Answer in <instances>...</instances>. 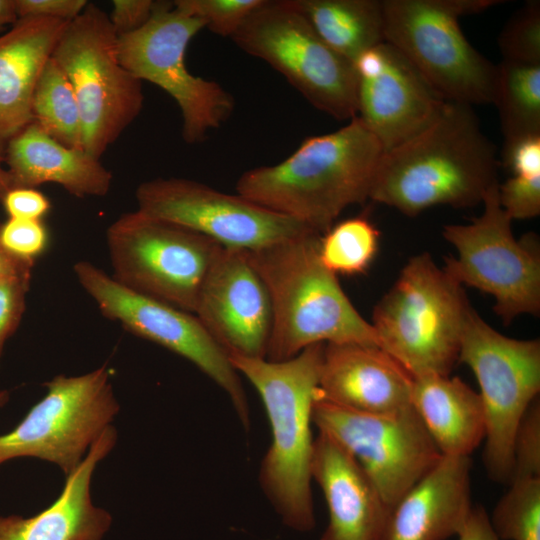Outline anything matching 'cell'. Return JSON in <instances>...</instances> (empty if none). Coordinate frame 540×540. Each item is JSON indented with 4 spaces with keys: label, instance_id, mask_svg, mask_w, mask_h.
Returning <instances> with one entry per match:
<instances>
[{
    "label": "cell",
    "instance_id": "obj_43",
    "mask_svg": "<svg viewBox=\"0 0 540 540\" xmlns=\"http://www.w3.org/2000/svg\"><path fill=\"white\" fill-rule=\"evenodd\" d=\"M17 20L15 0H0V31Z\"/></svg>",
    "mask_w": 540,
    "mask_h": 540
},
{
    "label": "cell",
    "instance_id": "obj_44",
    "mask_svg": "<svg viewBox=\"0 0 540 540\" xmlns=\"http://www.w3.org/2000/svg\"><path fill=\"white\" fill-rule=\"evenodd\" d=\"M3 162L4 158L2 157L0 151V200L2 199L4 194L11 188L10 176L6 168L3 167Z\"/></svg>",
    "mask_w": 540,
    "mask_h": 540
},
{
    "label": "cell",
    "instance_id": "obj_45",
    "mask_svg": "<svg viewBox=\"0 0 540 540\" xmlns=\"http://www.w3.org/2000/svg\"><path fill=\"white\" fill-rule=\"evenodd\" d=\"M8 399V395L5 391H0V408L5 404Z\"/></svg>",
    "mask_w": 540,
    "mask_h": 540
},
{
    "label": "cell",
    "instance_id": "obj_26",
    "mask_svg": "<svg viewBox=\"0 0 540 540\" xmlns=\"http://www.w3.org/2000/svg\"><path fill=\"white\" fill-rule=\"evenodd\" d=\"M293 3L326 45L351 63L384 42L380 0H293Z\"/></svg>",
    "mask_w": 540,
    "mask_h": 540
},
{
    "label": "cell",
    "instance_id": "obj_17",
    "mask_svg": "<svg viewBox=\"0 0 540 540\" xmlns=\"http://www.w3.org/2000/svg\"><path fill=\"white\" fill-rule=\"evenodd\" d=\"M194 315L228 356L266 357L271 301L246 251L221 247L201 285Z\"/></svg>",
    "mask_w": 540,
    "mask_h": 540
},
{
    "label": "cell",
    "instance_id": "obj_32",
    "mask_svg": "<svg viewBox=\"0 0 540 540\" xmlns=\"http://www.w3.org/2000/svg\"><path fill=\"white\" fill-rule=\"evenodd\" d=\"M265 0H176L173 6L202 20L211 32L231 38Z\"/></svg>",
    "mask_w": 540,
    "mask_h": 540
},
{
    "label": "cell",
    "instance_id": "obj_1",
    "mask_svg": "<svg viewBox=\"0 0 540 540\" xmlns=\"http://www.w3.org/2000/svg\"><path fill=\"white\" fill-rule=\"evenodd\" d=\"M498 183L495 147L472 106L445 101L426 127L384 151L369 199L416 216L437 205L482 204Z\"/></svg>",
    "mask_w": 540,
    "mask_h": 540
},
{
    "label": "cell",
    "instance_id": "obj_5",
    "mask_svg": "<svg viewBox=\"0 0 540 540\" xmlns=\"http://www.w3.org/2000/svg\"><path fill=\"white\" fill-rule=\"evenodd\" d=\"M470 305L430 254L411 257L373 310L380 348L412 378L449 375L459 360Z\"/></svg>",
    "mask_w": 540,
    "mask_h": 540
},
{
    "label": "cell",
    "instance_id": "obj_36",
    "mask_svg": "<svg viewBox=\"0 0 540 540\" xmlns=\"http://www.w3.org/2000/svg\"><path fill=\"white\" fill-rule=\"evenodd\" d=\"M30 279L31 275H21L0 282V359L25 311Z\"/></svg>",
    "mask_w": 540,
    "mask_h": 540
},
{
    "label": "cell",
    "instance_id": "obj_23",
    "mask_svg": "<svg viewBox=\"0 0 540 540\" xmlns=\"http://www.w3.org/2000/svg\"><path fill=\"white\" fill-rule=\"evenodd\" d=\"M4 161L12 187L62 186L75 197H103L112 174L83 149L68 147L32 121L7 141Z\"/></svg>",
    "mask_w": 540,
    "mask_h": 540
},
{
    "label": "cell",
    "instance_id": "obj_2",
    "mask_svg": "<svg viewBox=\"0 0 540 540\" xmlns=\"http://www.w3.org/2000/svg\"><path fill=\"white\" fill-rule=\"evenodd\" d=\"M383 153L377 137L355 116L336 131L304 139L285 160L244 172L236 190L326 232L344 209L369 199Z\"/></svg>",
    "mask_w": 540,
    "mask_h": 540
},
{
    "label": "cell",
    "instance_id": "obj_40",
    "mask_svg": "<svg viewBox=\"0 0 540 540\" xmlns=\"http://www.w3.org/2000/svg\"><path fill=\"white\" fill-rule=\"evenodd\" d=\"M155 6L156 1L152 0H113L109 19L118 37L144 26L151 18Z\"/></svg>",
    "mask_w": 540,
    "mask_h": 540
},
{
    "label": "cell",
    "instance_id": "obj_27",
    "mask_svg": "<svg viewBox=\"0 0 540 540\" xmlns=\"http://www.w3.org/2000/svg\"><path fill=\"white\" fill-rule=\"evenodd\" d=\"M496 106L503 148L540 136V65L502 60L498 65Z\"/></svg>",
    "mask_w": 540,
    "mask_h": 540
},
{
    "label": "cell",
    "instance_id": "obj_7",
    "mask_svg": "<svg viewBox=\"0 0 540 540\" xmlns=\"http://www.w3.org/2000/svg\"><path fill=\"white\" fill-rule=\"evenodd\" d=\"M52 58L74 90L82 119L83 149L100 159L138 117L142 81L121 63L109 15L94 3L69 21Z\"/></svg>",
    "mask_w": 540,
    "mask_h": 540
},
{
    "label": "cell",
    "instance_id": "obj_13",
    "mask_svg": "<svg viewBox=\"0 0 540 540\" xmlns=\"http://www.w3.org/2000/svg\"><path fill=\"white\" fill-rule=\"evenodd\" d=\"M44 385L46 395L0 435V464L34 457L56 464L67 476L110 426L119 405L106 366L80 376L58 375Z\"/></svg>",
    "mask_w": 540,
    "mask_h": 540
},
{
    "label": "cell",
    "instance_id": "obj_4",
    "mask_svg": "<svg viewBox=\"0 0 540 540\" xmlns=\"http://www.w3.org/2000/svg\"><path fill=\"white\" fill-rule=\"evenodd\" d=\"M320 234L309 231L256 251H246L272 307L266 359L283 361L317 343L378 346L371 323L351 303L337 275L319 257Z\"/></svg>",
    "mask_w": 540,
    "mask_h": 540
},
{
    "label": "cell",
    "instance_id": "obj_31",
    "mask_svg": "<svg viewBox=\"0 0 540 540\" xmlns=\"http://www.w3.org/2000/svg\"><path fill=\"white\" fill-rule=\"evenodd\" d=\"M502 60L540 65V2L527 1L506 22L498 39Z\"/></svg>",
    "mask_w": 540,
    "mask_h": 540
},
{
    "label": "cell",
    "instance_id": "obj_21",
    "mask_svg": "<svg viewBox=\"0 0 540 540\" xmlns=\"http://www.w3.org/2000/svg\"><path fill=\"white\" fill-rule=\"evenodd\" d=\"M470 456H442L389 510L382 540H446L472 511Z\"/></svg>",
    "mask_w": 540,
    "mask_h": 540
},
{
    "label": "cell",
    "instance_id": "obj_37",
    "mask_svg": "<svg viewBox=\"0 0 540 540\" xmlns=\"http://www.w3.org/2000/svg\"><path fill=\"white\" fill-rule=\"evenodd\" d=\"M9 218L42 220L51 207L49 199L39 190L12 187L1 199Z\"/></svg>",
    "mask_w": 540,
    "mask_h": 540
},
{
    "label": "cell",
    "instance_id": "obj_25",
    "mask_svg": "<svg viewBox=\"0 0 540 540\" xmlns=\"http://www.w3.org/2000/svg\"><path fill=\"white\" fill-rule=\"evenodd\" d=\"M411 405L444 456H470L485 438L481 398L458 377H414Z\"/></svg>",
    "mask_w": 540,
    "mask_h": 540
},
{
    "label": "cell",
    "instance_id": "obj_10",
    "mask_svg": "<svg viewBox=\"0 0 540 540\" xmlns=\"http://www.w3.org/2000/svg\"><path fill=\"white\" fill-rule=\"evenodd\" d=\"M499 183L486 194L482 214L469 224H449L442 234L458 256L443 270L458 284L490 294L505 325L540 312V251L536 236L516 239L512 219L500 205Z\"/></svg>",
    "mask_w": 540,
    "mask_h": 540
},
{
    "label": "cell",
    "instance_id": "obj_14",
    "mask_svg": "<svg viewBox=\"0 0 540 540\" xmlns=\"http://www.w3.org/2000/svg\"><path fill=\"white\" fill-rule=\"evenodd\" d=\"M73 270L106 318L193 363L225 391L249 428V408L238 372L194 314L124 287L88 261L77 262Z\"/></svg>",
    "mask_w": 540,
    "mask_h": 540
},
{
    "label": "cell",
    "instance_id": "obj_30",
    "mask_svg": "<svg viewBox=\"0 0 540 540\" xmlns=\"http://www.w3.org/2000/svg\"><path fill=\"white\" fill-rule=\"evenodd\" d=\"M489 516L500 540H540V477H519Z\"/></svg>",
    "mask_w": 540,
    "mask_h": 540
},
{
    "label": "cell",
    "instance_id": "obj_33",
    "mask_svg": "<svg viewBox=\"0 0 540 540\" xmlns=\"http://www.w3.org/2000/svg\"><path fill=\"white\" fill-rule=\"evenodd\" d=\"M512 457L511 480L519 477H540L539 396L528 406L516 427L513 436Z\"/></svg>",
    "mask_w": 540,
    "mask_h": 540
},
{
    "label": "cell",
    "instance_id": "obj_29",
    "mask_svg": "<svg viewBox=\"0 0 540 540\" xmlns=\"http://www.w3.org/2000/svg\"><path fill=\"white\" fill-rule=\"evenodd\" d=\"M324 233L319 240V257L336 275L363 273L377 253L380 233L365 217L343 220Z\"/></svg>",
    "mask_w": 540,
    "mask_h": 540
},
{
    "label": "cell",
    "instance_id": "obj_38",
    "mask_svg": "<svg viewBox=\"0 0 540 540\" xmlns=\"http://www.w3.org/2000/svg\"><path fill=\"white\" fill-rule=\"evenodd\" d=\"M87 4L86 0H15L18 19L48 18L71 21Z\"/></svg>",
    "mask_w": 540,
    "mask_h": 540
},
{
    "label": "cell",
    "instance_id": "obj_22",
    "mask_svg": "<svg viewBox=\"0 0 540 540\" xmlns=\"http://www.w3.org/2000/svg\"><path fill=\"white\" fill-rule=\"evenodd\" d=\"M115 442L116 431L109 426L66 476L61 494L46 509L28 518L0 517V540H101L112 519L106 510L93 505L90 483L98 462Z\"/></svg>",
    "mask_w": 540,
    "mask_h": 540
},
{
    "label": "cell",
    "instance_id": "obj_19",
    "mask_svg": "<svg viewBox=\"0 0 540 540\" xmlns=\"http://www.w3.org/2000/svg\"><path fill=\"white\" fill-rule=\"evenodd\" d=\"M412 376L374 345L326 343L317 396L364 413L387 414L411 406Z\"/></svg>",
    "mask_w": 540,
    "mask_h": 540
},
{
    "label": "cell",
    "instance_id": "obj_12",
    "mask_svg": "<svg viewBox=\"0 0 540 540\" xmlns=\"http://www.w3.org/2000/svg\"><path fill=\"white\" fill-rule=\"evenodd\" d=\"M205 28L199 18L157 2L140 29L118 37L122 65L141 81H149L177 103L182 137L188 144L204 140L231 116L235 101L219 83L193 75L185 63L192 38Z\"/></svg>",
    "mask_w": 540,
    "mask_h": 540
},
{
    "label": "cell",
    "instance_id": "obj_42",
    "mask_svg": "<svg viewBox=\"0 0 540 540\" xmlns=\"http://www.w3.org/2000/svg\"><path fill=\"white\" fill-rule=\"evenodd\" d=\"M34 263L9 254L0 244V282L21 275H31Z\"/></svg>",
    "mask_w": 540,
    "mask_h": 540
},
{
    "label": "cell",
    "instance_id": "obj_3",
    "mask_svg": "<svg viewBox=\"0 0 540 540\" xmlns=\"http://www.w3.org/2000/svg\"><path fill=\"white\" fill-rule=\"evenodd\" d=\"M324 346L313 344L283 361L229 356L257 390L270 423L272 441L261 462V488L283 523L299 532L315 527L311 424Z\"/></svg>",
    "mask_w": 540,
    "mask_h": 540
},
{
    "label": "cell",
    "instance_id": "obj_6",
    "mask_svg": "<svg viewBox=\"0 0 540 540\" xmlns=\"http://www.w3.org/2000/svg\"><path fill=\"white\" fill-rule=\"evenodd\" d=\"M498 0H382L383 36L445 100L493 104L497 65L477 51L459 19Z\"/></svg>",
    "mask_w": 540,
    "mask_h": 540
},
{
    "label": "cell",
    "instance_id": "obj_39",
    "mask_svg": "<svg viewBox=\"0 0 540 540\" xmlns=\"http://www.w3.org/2000/svg\"><path fill=\"white\" fill-rule=\"evenodd\" d=\"M502 160L514 176H540V136L525 138L503 148Z\"/></svg>",
    "mask_w": 540,
    "mask_h": 540
},
{
    "label": "cell",
    "instance_id": "obj_35",
    "mask_svg": "<svg viewBox=\"0 0 540 540\" xmlns=\"http://www.w3.org/2000/svg\"><path fill=\"white\" fill-rule=\"evenodd\" d=\"M499 202L512 219L525 220L540 214V176L512 175L498 186Z\"/></svg>",
    "mask_w": 540,
    "mask_h": 540
},
{
    "label": "cell",
    "instance_id": "obj_8",
    "mask_svg": "<svg viewBox=\"0 0 540 540\" xmlns=\"http://www.w3.org/2000/svg\"><path fill=\"white\" fill-rule=\"evenodd\" d=\"M230 39L283 75L316 109L338 120L357 115L353 63L326 45L293 0H265Z\"/></svg>",
    "mask_w": 540,
    "mask_h": 540
},
{
    "label": "cell",
    "instance_id": "obj_9",
    "mask_svg": "<svg viewBox=\"0 0 540 540\" xmlns=\"http://www.w3.org/2000/svg\"><path fill=\"white\" fill-rule=\"evenodd\" d=\"M106 242L115 281L192 314L204 278L222 247L139 210L117 218L107 229Z\"/></svg>",
    "mask_w": 540,
    "mask_h": 540
},
{
    "label": "cell",
    "instance_id": "obj_18",
    "mask_svg": "<svg viewBox=\"0 0 540 540\" xmlns=\"http://www.w3.org/2000/svg\"><path fill=\"white\" fill-rule=\"evenodd\" d=\"M353 66L357 77V117L384 151L426 127L445 100L393 46L382 42L362 53Z\"/></svg>",
    "mask_w": 540,
    "mask_h": 540
},
{
    "label": "cell",
    "instance_id": "obj_16",
    "mask_svg": "<svg viewBox=\"0 0 540 540\" xmlns=\"http://www.w3.org/2000/svg\"><path fill=\"white\" fill-rule=\"evenodd\" d=\"M136 200L137 210L144 214L199 233L225 248L256 251L313 231L238 193L227 194L185 178L145 181L136 189Z\"/></svg>",
    "mask_w": 540,
    "mask_h": 540
},
{
    "label": "cell",
    "instance_id": "obj_24",
    "mask_svg": "<svg viewBox=\"0 0 540 540\" xmlns=\"http://www.w3.org/2000/svg\"><path fill=\"white\" fill-rule=\"evenodd\" d=\"M68 23L22 18L0 36V145L33 121L36 84Z\"/></svg>",
    "mask_w": 540,
    "mask_h": 540
},
{
    "label": "cell",
    "instance_id": "obj_28",
    "mask_svg": "<svg viewBox=\"0 0 540 540\" xmlns=\"http://www.w3.org/2000/svg\"><path fill=\"white\" fill-rule=\"evenodd\" d=\"M32 116L33 121L55 140L68 147L83 149L82 119L74 90L52 57L36 84Z\"/></svg>",
    "mask_w": 540,
    "mask_h": 540
},
{
    "label": "cell",
    "instance_id": "obj_15",
    "mask_svg": "<svg viewBox=\"0 0 540 540\" xmlns=\"http://www.w3.org/2000/svg\"><path fill=\"white\" fill-rule=\"evenodd\" d=\"M313 424L346 449L389 510L443 456L411 406L394 413L349 410L316 394Z\"/></svg>",
    "mask_w": 540,
    "mask_h": 540
},
{
    "label": "cell",
    "instance_id": "obj_41",
    "mask_svg": "<svg viewBox=\"0 0 540 540\" xmlns=\"http://www.w3.org/2000/svg\"><path fill=\"white\" fill-rule=\"evenodd\" d=\"M458 540H500L494 533L489 515L482 506H473Z\"/></svg>",
    "mask_w": 540,
    "mask_h": 540
},
{
    "label": "cell",
    "instance_id": "obj_34",
    "mask_svg": "<svg viewBox=\"0 0 540 540\" xmlns=\"http://www.w3.org/2000/svg\"><path fill=\"white\" fill-rule=\"evenodd\" d=\"M0 244L12 256L34 263L48 245L42 220L8 218L0 224Z\"/></svg>",
    "mask_w": 540,
    "mask_h": 540
},
{
    "label": "cell",
    "instance_id": "obj_20",
    "mask_svg": "<svg viewBox=\"0 0 540 540\" xmlns=\"http://www.w3.org/2000/svg\"><path fill=\"white\" fill-rule=\"evenodd\" d=\"M311 477L329 514L320 540H382L389 508L354 457L322 432L313 443Z\"/></svg>",
    "mask_w": 540,
    "mask_h": 540
},
{
    "label": "cell",
    "instance_id": "obj_11",
    "mask_svg": "<svg viewBox=\"0 0 540 540\" xmlns=\"http://www.w3.org/2000/svg\"><path fill=\"white\" fill-rule=\"evenodd\" d=\"M458 362L473 371L485 413L483 452L489 478L511 481L516 427L540 391V342L507 337L472 308L465 324Z\"/></svg>",
    "mask_w": 540,
    "mask_h": 540
}]
</instances>
